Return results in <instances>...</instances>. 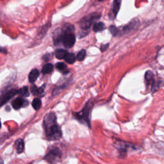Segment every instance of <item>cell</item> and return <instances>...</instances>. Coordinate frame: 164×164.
Here are the masks:
<instances>
[{"label": "cell", "mask_w": 164, "mask_h": 164, "mask_svg": "<svg viewBox=\"0 0 164 164\" xmlns=\"http://www.w3.org/2000/svg\"><path fill=\"white\" fill-rule=\"evenodd\" d=\"M18 93H19L20 95H22L23 97H28L30 95L28 88L27 87H23V88H20L18 91Z\"/></svg>", "instance_id": "d6986e66"}, {"label": "cell", "mask_w": 164, "mask_h": 164, "mask_svg": "<svg viewBox=\"0 0 164 164\" xmlns=\"http://www.w3.org/2000/svg\"><path fill=\"white\" fill-rule=\"evenodd\" d=\"M28 101L21 98H18L13 101L12 105L15 110H19L23 107L28 105Z\"/></svg>", "instance_id": "9c48e42d"}, {"label": "cell", "mask_w": 164, "mask_h": 164, "mask_svg": "<svg viewBox=\"0 0 164 164\" xmlns=\"http://www.w3.org/2000/svg\"><path fill=\"white\" fill-rule=\"evenodd\" d=\"M16 146L18 153L20 154L23 153L24 151V149H25V143H24L23 140L21 139L17 140L16 142Z\"/></svg>", "instance_id": "7c38bea8"}, {"label": "cell", "mask_w": 164, "mask_h": 164, "mask_svg": "<svg viewBox=\"0 0 164 164\" xmlns=\"http://www.w3.org/2000/svg\"><path fill=\"white\" fill-rule=\"evenodd\" d=\"M67 53L66 50H64L62 49H59L55 51V56L58 59H60V60L64 59Z\"/></svg>", "instance_id": "2e32d148"}, {"label": "cell", "mask_w": 164, "mask_h": 164, "mask_svg": "<svg viewBox=\"0 0 164 164\" xmlns=\"http://www.w3.org/2000/svg\"><path fill=\"white\" fill-rule=\"evenodd\" d=\"M90 107H91L90 105V103H88V104H87L86 107H85L83 111L79 113V114H76V117H78V119H83V121L87 122V124H89V123H90L89 118H88V114H89Z\"/></svg>", "instance_id": "52a82bcc"}, {"label": "cell", "mask_w": 164, "mask_h": 164, "mask_svg": "<svg viewBox=\"0 0 164 164\" xmlns=\"http://www.w3.org/2000/svg\"><path fill=\"white\" fill-rule=\"evenodd\" d=\"M139 26V20L136 19L133 20L132 21H131L128 24V25L123 26L122 28H121V29L119 30L117 28V35L118 34H120V35H124V34L128 33L129 32H131V30H133L136 28H137Z\"/></svg>", "instance_id": "3957f363"}, {"label": "cell", "mask_w": 164, "mask_h": 164, "mask_svg": "<svg viewBox=\"0 0 164 164\" xmlns=\"http://www.w3.org/2000/svg\"><path fill=\"white\" fill-rule=\"evenodd\" d=\"M145 78L146 83L148 85H152L153 82L155 81V80H154V75L151 71H147V73H146Z\"/></svg>", "instance_id": "4fadbf2b"}, {"label": "cell", "mask_w": 164, "mask_h": 164, "mask_svg": "<svg viewBox=\"0 0 164 164\" xmlns=\"http://www.w3.org/2000/svg\"><path fill=\"white\" fill-rule=\"evenodd\" d=\"M61 156V152L58 148H54L51 150L50 152L46 156V158L49 162H53L56 161L57 159L60 158Z\"/></svg>", "instance_id": "ba28073f"}, {"label": "cell", "mask_w": 164, "mask_h": 164, "mask_svg": "<svg viewBox=\"0 0 164 164\" xmlns=\"http://www.w3.org/2000/svg\"><path fill=\"white\" fill-rule=\"evenodd\" d=\"M105 24L102 22L95 23L93 26V30L95 32H101V31L105 30Z\"/></svg>", "instance_id": "5bb4252c"}, {"label": "cell", "mask_w": 164, "mask_h": 164, "mask_svg": "<svg viewBox=\"0 0 164 164\" xmlns=\"http://www.w3.org/2000/svg\"><path fill=\"white\" fill-rule=\"evenodd\" d=\"M1 123L0 122V128H1Z\"/></svg>", "instance_id": "d4e9b609"}, {"label": "cell", "mask_w": 164, "mask_h": 164, "mask_svg": "<svg viewBox=\"0 0 164 164\" xmlns=\"http://www.w3.org/2000/svg\"><path fill=\"white\" fill-rule=\"evenodd\" d=\"M75 41H76V38L74 34L72 33H66L63 37L62 42L63 43L65 47H71L74 46Z\"/></svg>", "instance_id": "277c9868"}, {"label": "cell", "mask_w": 164, "mask_h": 164, "mask_svg": "<svg viewBox=\"0 0 164 164\" xmlns=\"http://www.w3.org/2000/svg\"><path fill=\"white\" fill-rule=\"evenodd\" d=\"M121 3V0H114V2H113L112 8L110 12V13H109V17H110V19L113 20L115 18V17L117 16L119 9H120Z\"/></svg>", "instance_id": "8992f818"}, {"label": "cell", "mask_w": 164, "mask_h": 164, "mask_svg": "<svg viewBox=\"0 0 164 164\" xmlns=\"http://www.w3.org/2000/svg\"><path fill=\"white\" fill-rule=\"evenodd\" d=\"M41 105H42V103H41V101L39 98H35L32 102L33 107L36 110H39L41 107Z\"/></svg>", "instance_id": "ac0fdd59"}, {"label": "cell", "mask_w": 164, "mask_h": 164, "mask_svg": "<svg viewBox=\"0 0 164 164\" xmlns=\"http://www.w3.org/2000/svg\"><path fill=\"white\" fill-rule=\"evenodd\" d=\"M31 92L33 95H38V88H37L36 85H32L31 87Z\"/></svg>", "instance_id": "603a6c76"}, {"label": "cell", "mask_w": 164, "mask_h": 164, "mask_svg": "<svg viewBox=\"0 0 164 164\" xmlns=\"http://www.w3.org/2000/svg\"><path fill=\"white\" fill-rule=\"evenodd\" d=\"M98 1H103V0H98Z\"/></svg>", "instance_id": "484cf974"}, {"label": "cell", "mask_w": 164, "mask_h": 164, "mask_svg": "<svg viewBox=\"0 0 164 164\" xmlns=\"http://www.w3.org/2000/svg\"><path fill=\"white\" fill-rule=\"evenodd\" d=\"M109 30H110V32H111V33L113 35H114V36L117 35V28H116L115 26H111L110 27V28H109Z\"/></svg>", "instance_id": "7402d4cb"}, {"label": "cell", "mask_w": 164, "mask_h": 164, "mask_svg": "<svg viewBox=\"0 0 164 164\" xmlns=\"http://www.w3.org/2000/svg\"><path fill=\"white\" fill-rule=\"evenodd\" d=\"M100 17L101 14L96 12L92 13L84 17V18L80 20V23L81 28L83 30L88 31V30L90 28V26H92V23H93L95 20L100 19Z\"/></svg>", "instance_id": "6da1fadb"}, {"label": "cell", "mask_w": 164, "mask_h": 164, "mask_svg": "<svg viewBox=\"0 0 164 164\" xmlns=\"http://www.w3.org/2000/svg\"><path fill=\"white\" fill-rule=\"evenodd\" d=\"M108 46H109V44H104V45H102L101 46V51H102V52H104V51H105L106 50H107V49L108 47Z\"/></svg>", "instance_id": "cb8c5ba5"}, {"label": "cell", "mask_w": 164, "mask_h": 164, "mask_svg": "<svg viewBox=\"0 0 164 164\" xmlns=\"http://www.w3.org/2000/svg\"><path fill=\"white\" fill-rule=\"evenodd\" d=\"M47 137L51 141L59 140L62 136V131L56 123L45 128Z\"/></svg>", "instance_id": "7a4b0ae2"}, {"label": "cell", "mask_w": 164, "mask_h": 164, "mask_svg": "<svg viewBox=\"0 0 164 164\" xmlns=\"http://www.w3.org/2000/svg\"><path fill=\"white\" fill-rule=\"evenodd\" d=\"M85 57H86V51L84 49H82L78 53L76 59L78 61H81L85 59Z\"/></svg>", "instance_id": "ffe728a7"}, {"label": "cell", "mask_w": 164, "mask_h": 164, "mask_svg": "<svg viewBox=\"0 0 164 164\" xmlns=\"http://www.w3.org/2000/svg\"><path fill=\"white\" fill-rule=\"evenodd\" d=\"M64 59L67 63L73 64L75 62V60H76V57H75L74 54L73 53H67Z\"/></svg>", "instance_id": "e0dca14e"}, {"label": "cell", "mask_w": 164, "mask_h": 164, "mask_svg": "<svg viewBox=\"0 0 164 164\" xmlns=\"http://www.w3.org/2000/svg\"><path fill=\"white\" fill-rule=\"evenodd\" d=\"M39 76V71L36 69H33L29 74V76H28L29 81L30 83H33V82H35L37 80Z\"/></svg>", "instance_id": "8fae6325"}, {"label": "cell", "mask_w": 164, "mask_h": 164, "mask_svg": "<svg viewBox=\"0 0 164 164\" xmlns=\"http://www.w3.org/2000/svg\"><path fill=\"white\" fill-rule=\"evenodd\" d=\"M56 122H57V118L55 115H54L53 113H49V114H47L45 116L44 121L45 128Z\"/></svg>", "instance_id": "30bf717a"}, {"label": "cell", "mask_w": 164, "mask_h": 164, "mask_svg": "<svg viewBox=\"0 0 164 164\" xmlns=\"http://www.w3.org/2000/svg\"><path fill=\"white\" fill-rule=\"evenodd\" d=\"M56 67H57V69H58L59 70H60L61 71H64L66 69L67 66H66V64H65L59 62L56 64Z\"/></svg>", "instance_id": "44dd1931"}, {"label": "cell", "mask_w": 164, "mask_h": 164, "mask_svg": "<svg viewBox=\"0 0 164 164\" xmlns=\"http://www.w3.org/2000/svg\"><path fill=\"white\" fill-rule=\"evenodd\" d=\"M18 93V90L16 89H11L8 90V92H6V93H5L1 98H0V107L6 104V102L11 100V99L13 96H15Z\"/></svg>", "instance_id": "5b68a950"}, {"label": "cell", "mask_w": 164, "mask_h": 164, "mask_svg": "<svg viewBox=\"0 0 164 164\" xmlns=\"http://www.w3.org/2000/svg\"><path fill=\"white\" fill-rule=\"evenodd\" d=\"M53 71V66L51 64H46L42 67V72L43 74H49Z\"/></svg>", "instance_id": "9a60e30c"}]
</instances>
